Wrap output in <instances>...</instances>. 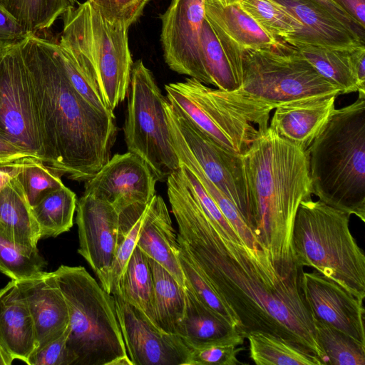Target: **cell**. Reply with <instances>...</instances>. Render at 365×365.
Wrapping results in <instances>:
<instances>
[{
    "label": "cell",
    "mask_w": 365,
    "mask_h": 365,
    "mask_svg": "<svg viewBox=\"0 0 365 365\" xmlns=\"http://www.w3.org/2000/svg\"><path fill=\"white\" fill-rule=\"evenodd\" d=\"M208 21L233 64L242 71L246 50L269 48L279 41L264 31L236 1L205 0Z\"/></svg>",
    "instance_id": "cell-18"
},
{
    "label": "cell",
    "mask_w": 365,
    "mask_h": 365,
    "mask_svg": "<svg viewBox=\"0 0 365 365\" xmlns=\"http://www.w3.org/2000/svg\"><path fill=\"white\" fill-rule=\"evenodd\" d=\"M158 180L138 155L115 154L89 180L84 195L104 200L117 212L145 210L155 195Z\"/></svg>",
    "instance_id": "cell-14"
},
{
    "label": "cell",
    "mask_w": 365,
    "mask_h": 365,
    "mask_svg": "<svg viewBox=\"0 0 365 365\" xmlns=\"http://www.w3.org/2000/svg\"><path fill=\"white\" fill-rule=\"evenodd\" d=\"M0 236L24 249H37L41 240L31 207L16 177L0 189Z\"/></svg>",
    "instance_id": "cell-25"
},
{
    "label": "cell",
    "mask_w": 365,
    "mask_h": 365,
    "mask_svg": "<svg viewBox=\"0 0 365 365\" xmlns=\"http://www.w3.org/2000/svg\"><path fill=\"white\" fill-rule=\"evenodd\" d=\"M312 320L315 337L326 364L365 365V345L331 326Z\"/></svg>",
    "instance_id": "cell-35"
},
{
    "label": "cell",
    "mask_w": 365,
    "mask_h": 365,
    "mask_svg": "<svg viewBox=\"0 0 365 365\" xmlns=\"http://www.w3.org/2000/svg\"><path fill=\"white\" fill-rule=\"evenodd\" d=\"M46 262L38 249L29 250L0 236V272L14 281L34 277L43 271Z\"/></svg>",
    "instance_id": "cell-38"
},
{
    "label": "cell",
    "mask_w": 365,
    "mask_h": 365,
    "mask_svg": "<svg viewBox=\"0 0 365 365\" xmlns=\"http://www.w3.org/2000/svg\"><path fill=\"white\" fill-rule=\"evenodd\" d=\"M61 175L41 160L26 157L17 178L32 207L47 194L64 186Z\"/></svg>",
    "instance_id": "cell-37"
},
{
    "label": "cell",
    "mask_w": 365,
    "mask_h": 365,
    "mask_svg": "<svg viewBox=\"0 0 365 365\" xmlns=\"http://www.w3.org/2000/svg\"><path fill=\"white\" fill-rule=\"evenodd\" d=\"M107 21L130 28L142 16L150 0H88Z\"/></svg>",
    "instance_id": "cell-41"
},
{
    "label": "cell",
    "mask_w": 365,
    "mask_h": 365,
    "mask_svg": "<svg viewBox=\"0 0 365 365\" xmlns=\"http://www.w3.org/2000/svg\"><path fill=\"white\" fill-rule=\"evenodd\" d=\"M19 44L38 116L43 163L86 182L111 157L115 115L101 111L73 88L56 43L28 35Z\"/></svg>",
    "instance_id": "cell-2"
},
{
    "label": "cell",
    "mask_w": 365,
    "mask_h": 365,
    "mask_svg": "<svg viewBox=\"0 0 365 365\" xmlns=\"http://www.w3.org/2000/svg\"><path fill=\"white\" fill-rule=\"evenodd\" d=\"M168 197L179 245L234 311L245 338L255 331L271 333L314 354L325 365L301 276L281 274L266 250L250 248L217 228L186 185L173 187Z\"/></svg>",
    "instance_id": "cell-1"
},
{
    "label": "cell",
    "mask_w": 365,
    "mask_h": 365,
    "mask_svg": "<svg viewBox=\"0 0 365 365\" xmlns=\"http://www.w3.org/2000/svg\"><path fill=\"white\" fill-rule=\"evenodd\" d=\"M76 210L78 252L96 273L102 288L110 294V273L117 245L118 213L110 203L84 194L77 200Z\"/></svg>",
    "instance_id": "cell-16"
},
{
    "label": "cell",
    "mask_w": 365,
    "mask_h": 365,
    "mask_svg": "<svg viewBox=\"0 0 365 365\" xmlns=\"http://www.w3.org/2000/svg\"><path fill=\"white\" fill-rule=\"evenodd\" d=\"M299 21L301 31L282 41L289 45L310 44L330 47L365 45V39L349 29L311 0H274Z\"/></svg>",
    "instance_id": "cell-21"
},
{
    "label": "cell",
    "mask_w": 365,
    "mask_h": 365,
    "mask_svg": "<svg viewBox=\"0 0 365 365\" xmlns=\"http://www.w3.org/2000/svg\"><path fill=\"white\" fill-rule=\"evenodd\" d=\"M180 167L188 187L210 221L230 239L243 242L194 173L183 164H180Z\"/></svg>",
    "instance_id": "cell-40"
},
{
    "label": "cell",
    "mask_w": 365,
    "mask_h": 365,
    "mask_svg": "<svg viewBox=\"0 0 365 365\" xmlns=\"http://www.w3.org/2000/svg\"><path fill=\"white\" fill-rule=\"evenodd\" d=\"M117 293H120L128 302L141 311L155 324L152 273L148 257L137 246L128 260Z\"/></svg>",
    "instance_id": "cell-33"
},
{
    "label": "cell",
    "mask_w": 365,
    "mask_h": 365,
    "mask_svg": "<svg viewBox=\"0 0 365 365\" xmlns=\"http://www.w3.org/2000/svg\"><path fill=\"white\" fill-rule=\"evenodd\" d=\"M31 157L19 147L0 137V162L12 161Z\"/></svg>",
    "instance_id": "cell-49"
},
{
    "label": "cell",
    "mask_w": 365,
    "mask_h": 365,
    "mask_svg": "<svg viewBox=\"0 0 365 365\" xmlns=\"http://www.w3.org/2000/svg\"><path fill=\"white\" fill-rule=\"evenodd\" d=\"M26 157L12 160L0 162V189L11 179L21 172Z\"/></svg>",
    "instance_id": "cell-48"
},
{
    "label": "cell",
    "mask_w": 365,
    "mask_h": 365,
    "mask_svg": "<svg viewBox=\"0 0 365 365\" xmlns=\"http://www.w3.org/2000/svg\"><path fill=\"white\" fill-rule=\"evenodd\" d=\"M148 257L161 264L185 287V279L178 259L180 245L167 205L159 195L148 204L140 230L137 245Z\"/></svg>",
    "instance_id": "cell-22"
},
{
    "label": "cell",
    "mask_w": 365,
    "mask_h": 365,
    "mask_svg": "<svg viewBox=\"0 0 365 365\" xmlns=\"http://www.w3.org/2000/svg\"><path fill=\"white\" fill-rule=\"evenodd\" d=\"M312 194L365 222V92L335 109L307 148Z\"/></svg>",
    "instance_id": "cell-4"
},
{
    "label": "cell",
    "mask_w": 365,
    "mask_h": 365,
    "mask_svg": "<svg viewBox=\"0 0 365 365\" xmlns=\"http://www.w3.org/2000/svg\"><path fill=\"white\" fill-rule=\"evenodd\" d=\"M300 282L302 295L312 319L365 345L363 299L317 271L302 272Z\"/></svg>",
    "instance_id": "cell-17"
},
{
    "label": "cell",
    "mask_w": 365,
    "mask_h": 365,
    "mask_svg": "<svg viewBox=\"0 0 365 365\" xmlns=\"http://www.w3.org/2000/svg\"><path fill=\"white\" fill-rule=\"evenodd\" d=\"M292 46L322 77L338 86L341 94L365 92L361 89L356 75L357 63L365 54V45L344 48Z\"/></svg>",
    "instance_id": "cell-24"
},
{
    "label": "cell",
    "mask_w": 365,
    "mask_h": 365,
    "mask_svg": "<svg viewBox=\"0 0 365 365\" xmlns=\"http://www.w3.org/2000/svg\"><path fill=\"white\" fill-rule=\"evenodd\" d=\"M166 97L197 127L229 152L244 154L269 127L273 108L237 89L211 88L193 78L165 85Z\"/></svg>",
    "instance_id": "cell-8"
},
{
    "label": "cell",
    "mask_w": 365,
    "mask_h": 365,
    "mask_svg": "<svg viewBox=\"0 0 365 365\" xmlns=\"http://www.w3.org/2000/svg\"><path fill=\"white\" fill-rule=\"evenodd\" d=\"M58 46L113 111L128 92L133 64L125 25L105 19L87 0L62 15Z\"/></svg>",
    "instance_id": "cell-5"
},
{
    "label": "cell",
    "mask_w": 365,
    "mask_h": 365,
    "mask_svg": "<svg viewBox=\"0 0 365 365\" xmlns=\"http://www.w3.org/2000/svg\"><path fill=\"white\" fill-rule=\"evenodd\" d=\"M28 36L0 2V47L15 44Z\"/></svg>",
    "instance_id": "cell-45"
},
{
    "label": "cell",
    "mask_w": 365,
    "mask_h": 365,
    "mask_svg": "<svg viewBox=\"0 0 365 365\" xmlns=\"http://www.w3.org/2000/svg\"><path fill=\"white\" fill-rule=\"evenodd\" d=\"M246 338L257 365H323L314 354L271 333L255 331Z\"/></svg>",
    "instance_id": "cell-29"
},
{
    "label": "cell",
    "mask_w": 365,
    "mask_h": 365,
    "mask_svg": "<svg viewBox=\"0 0 365 365\" xmlns=\"http://www.w3.org/2000/svg\"><path fill=\"white\" fill-rule=\"evenodd\" d=\"M237 333L240 332L218 319L185 287L181 337L191 349Z\"/></svg>",
    "instance_id": "cell-28"
},
{
    "label": "cell",
    "mask_w": 365,
    "mask_h": 365,
    "mask_svg": "<svg viewBox=\"0 0 365 365\" xmlns=\"http://www.w3.org/2000/svg\"><path fill=\"white\" fill-rule=\"evenodd\" d=\"M153 277V312L160 329L181 336L185 287L161 264L148 257Z\"/></svg>",
    "instance_id": "cell-26"
},
{
    "label": "cell",
    "mask_w": 365,
    "mask_h": 365,
    "mask_svg": "<svg viewBox=\"0 0 365 365\" xmlns=\"http://www.w3.org/2000/svg\"><path fill=\"white\" fill-rule=\"evenodd\" d=\"M19 43L0 47V137L43 162L38 116Z\"/></svg>",
    "instance_id": "cell-11"
},
{
    "label": "cell",
    "mask_w": 365,
    "mask_h": 365,
    "mask_svg": "<svg viewBox=\"0 0 365 365\" xmlns=\"http://www.w3.org/2000/svg\"><path fill=\"white\" fill-rule=\"evenodd\" d=\"M336 96H318L283 103L269 127L279 136L307 150L335 110Z\"/></svg>",
    "instance_id": "cell-20"
},
{
    "label": "cell",
    "mask_w": 365,
    "mask_h": 365,
    "mask_svg": "<svg viewBox=\"0 0 365 365\" xmlns=\"http://www.w3.org/2000/svg\"><path fill=\"white\" fill-rule=\"evenodd\" d=\"M70 332L68 325L58 337L33 352L28 359L29 365H74L75 357L67 346Z\"/></svg>",
    "instance_id": "cell-43"
},
{
    "label": "cell",
    "mask_w": 365,
    "mask_h": 365,
    "mask_svg": "<svg viewBox=\"0 0 365 365\" xmlns=\"http://www.w3.org/2000/svg\"><path fill=\"white\" fill-rule=\"evenodd\" d=\"M0 347L25 363L36 348L32 317L14 280L0 289Z\"/></svg>",
    "instance_id": "cell-23"
},
{
    "label": "cell",
    "mask_w": 365,
    "mask_h": 365,
    "mask_svg": "<svg viewBox=\"0 0 365 365\" xmlns=\"http://www.w3.org/2000/svg\"><path fill=\"white\" fill-rule=\"evenodd\" d=\"M145 210L131 229L117 239L116 249L110 273V294L111 295L117 293L119 290L120 279L137 245L138 237L144 220Z\"/></svg>",
    "instance_id": "cell-42"
},
{
    "label": "cell",
    "mask_w": 365,
    "mask_h": 365,
    "mask_svg": "<svg viewBox=\"0 0 365 365\" xmlns=\"http://www.w3.org/2000/svg\"><path fill=\"white\" fill-rule=\"evenodd\" d=\"M112 295L132 365H190L192 349L180 336L160 329L120 293Z\"/></svg>",
    "instance_id": "cell-15"
},
{
    "label": "cell",
    "mask_w": 365,
    "mask_h": 365,
    "mask_svg": "<svg viewBox=\"0 0 365 365\" xmlns=\"http://www.w3.org/2000/svg\"><path fill=\"white\" fill-rule=\"evenodd\" d=\"M245 337L240 333L191 349L190 365H236Z\"/></svg>",
    "instance_id": "cell-39"
},
{
    "label": "cell",
    "mask_w": 365,
    "mask_h": 365,
    "mask_svg": "<svg viewBox=\"0 0 365 365\" xmlns=\"http://www.w3.org/2000/svg\"><path fill=\"white\" fill-rule=\"evenodd\" d=\"M164 107L168 122L205 176L231 200L252 231V207L242 155L229 152L214 142L167 97Z\"/></svg>",
    "instance_id": "cell-12"
},
{
    "label": "cell",
    "mask_w": 365,
    "mask_h": 365,
    "mask_svg": "<svg viewBox=\"0 0 365 365\" xmlns=\"http://www.w3.org/2000/svg\"><path fill=\"white\" fill-rule=\"evenodd\" d=\"M178 259L185 279V287L190 290L197 299L218 319L237 329L244 336L241 322L234 311L219 295L188 253L180 245Z\"/></svg>",
    "instance_id": "cell-34"
},
{
    "label": "cell",
    "mask_w": 365,
    "mask_h": 365,
    "mask_svg": "<svg viewBox=\"0 0 365 365\" xmlns=\"http://www.w3.org/2000/svg\"><path fill=\"white\" fill-rule=\"evenodd\" d=\"M350 215L321 200L299 206L293 247L299 267H309L355 297L365 298V255L349 228Z\"/></svg>",
    "instance_id": "cell-7"
},
{
    "label": "cell",
    "mask_w": 365,
    "mask_h": 365,
    "mask_svg": "<svg viewBox=\"0 0 365 365\" xmlns=\"http://www.w3.org/2000/svg\"><path fill=\"white\" fill-rule=\"evenodd\" d=\"M53 272L68 307L74 365H132L113 295L83 267L61 265Z\"/></svg>",
    "instance_id": "cell-6"
},
{
    "label": "cell",
    "mask_w": 365,
    "mask_h": 365,
    "mask_svg": "<svg viewBox=\"0 0 365 365\" xmlns=\"http://www.w3.org/2000/svg\"><path fill=\"white\" fill-rule=\"evenodd\" d=\"M201 54L205 69L212 86L225 91L240 88L242 72L233 64L206 19L201 33Z\"/></svg>",
    "instance_id": "cell-32"
},
{
    "label": "cell",
    "mask_w": 365,
    "mask_h": 365,
    "mask_svg": "<svg viewBox=\"0 0 365 365\" xmlns=\"http://www.w3.org/2000/svg\"><path fill=\"white\" fill-rule=\"evenodd\" d=\"M77 198L65 185L51 191L31 207L41 239L56 237L68 232L73 225Z\"/></svg>",
    "instance_id": "cell-30"
},
{
    "label": "cell",
    "mask_w": 365,
    "mask_h": 365,
    "mask_svg": "<svg viewBox=\"0 0 365 365\" xmlns=\"http://www.w3.org/2000/svg\"><path fill=\"white\" fill-rule=\"evenodd\" d=\"M341 7L351 19L365 29V0H332Z\"/></svg>",
    "instance_id": "cell-47"
},
{
    "label": "cell",
    "mask_w": 365,
    "mask_h": 365,
    "mask_svg": "<svg viewBox=\"0 0 365 365\" xmlns=\"http://www.w3.org/2000/svg\"><path fill=\"white\" fill-rule=\"evenodd\" d=\"M13 361L0 347V365H10Z\"/></svg>",
    "instance_id": "cell-50"
},
{
    "label": "cell",
    "mask_w": 365,
    "mask_h": 365,
    "mask_svg": "<svg viewBox=\"0 0 365 365\" xmlns=\"http://www.w3.org/2000/svg\"><path fill=\"white\" fill-rule=\"evenodd\" d=\"M16 282L32 317L36 351L60 336L69 325L67 304L53 272L42 271Z\"/></svg>",
    "instance_id": "cell-19"
},
{
    "label": "cell",
    "mask_w": 365,
    "mask_h": 365,
    "mask_svg": "<svg viewBox=\"0 0 365 365\" xmlns=\"http://www.w3.org/2000/svg\"><path fill=\"white\" fill-rule=\"evenodd\" d=\"M311 1L329 13L349 29L356 34L361 38L365 39V29H363L360 26L356 24L351 17L332 0Z\"/></svg>",
    "instance_id": "cell-46"
},
{
    "label": "cell",
    "mask_w": 365,
    "mask_h": 365,
    "mask_svg": "<svg viewBox=\"0 0 365 365\" xmlns=\"http://www.w3.org/2000/svg\"><path fill=\"white\" fill-rule=\"evenodd\" d=\"M160 18V40L168 67L179 74L212 85L201 54L205 0H171Z\"/></svg>",
    "instance_id": "cell-13"
},
{
    "label": "cell",
    "mask_w": 365,
    "mask_h": 365,
    "mask_svg": "<svg viewBox=\"0 0 365 365\" xmlns=\"http://www.w3.org/2000/svg\"><path fill=\"white\" fill-rule=\"evenodd\" d=\"M240 89L273 109L299 98L341 94L293 46L281 40L269 48L244 51Z\"/></svg>",
    "instance_id": "cell-10"
},
{
    "label": "cell",
    "mask_w": 365,
    "mask_h": 365,
    "mask_svg": "<svg viewBox=\"0 0 365 365\" xmlns=\"http://www.w3.org/2000/svg\"><path fill=\"white\" fill-rule=\"evenodd\" d=\"M168 125L173 146L180 164L185 165L197 178L243 243L254 250L261 249L256 237L244 221L236 206L205 176L197 163L186 148L175 129L169 122Z\"/></svg>",
    "instance_id": "cell-27"
},
{
    "label": "cell",
    "mask_w": 365,
    "mask_h": 365,
    "mask_svg": "<svg viewBox=\"0 0 365 365\" xmlns=\"http://www.w3.org/2000/svg\"><path fill=\"white\" fill-rule=\"evenodd\" d=\"M56 43V48L67 76L73 88L96 108L105 113H113L106 106L100 91L94 88L83 76L70 56Z\"/></svg>",
    "instance_id": "cell-44"
},
{
    "label": "cell",
    "mask_w": 365,
    "mask_h": 365,
    "mask_svg": "<svg viewBox=\"0 0 365 365\" xmlns=\"http://www.w3.org/2000/svg\"><path fill=\"white\" fill-rule=\"evenodd\" d=\"M27 35L48 29L77 0H0Z\"/></svg>",
    "instance_id": "cell-31"
},
{
    "label": "cell",
    "mask_w": 365,
    "mask_h": 365,
    "mask_svg": "<svg viewBox=\"0 0 365 365\" xmlns=\"http://www.w3.org/2000/svg\"><path fill=\"white\" fill-rule=\"evenodd\" d=\"M252 215V232L281 274L300 277L293 230L301 202L312 198L307 150L269 127L242 155Z\"/></svg>",
    "instance_id": "cell-3"
},
{
    "label": "cell",
    "mask_w": 365,
    "mask_h": 365,
    "mask_svg": "<svg viewBox=\"0 0 365 365\" xmlns=\"http://www.w3.org/2000/svg\"><path fill=\"white\" fill-rule=\"evenodd\" d=\"M240 6L268 34L284 41L302 29L296 17L274 0H236Z\"/></svg>",
    "instance_id": "cell-36"
},
{
    "label": "cell",
    "mask_w": 365,
    "mask_h": 365,
    "mask_svg": "<svg viewBox=\"0 0 365 365\" xmlns=\"http://www.w3.org/2000/svg\"><path fill=\"white\" fill-rule=\"evenodd\" d=\"M166 96L143 61L133 62L123 126L128 152L140 157L158 181L180 168L164 107Z\"/></svg>",
    "instance_id": "cell-9"
}]
</instances>
